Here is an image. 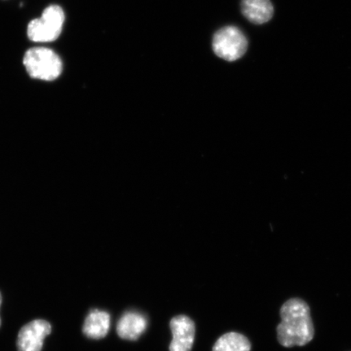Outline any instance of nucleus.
I'll list each match as a JSON object with an SVG mask.
<instances>
[{
	"label": "nucleus",
	"mask_w": 351,
	"mask_h": 351,
	"mask_svg": "<svg viewBox=\"0 0 351 351\" xmlns=\"http://www.w3.org/2000/svg\"><path fill=\"white\" fill-rule=\"evenodd\" d=\"M173 340L170 351H191L194 344L195 326L194 322L186 315H178L171 320Z\"/></svg>",
	"instance_id": "6"
},
{
	"label": "nucleus",
	"mask_w": 351,
	"mask_h": 351,
	"mask_svg": "<svg viewBox=\"0 0 351 351\" xmlns=\"http://www.w3.org/2000/svg\"><path fill=\"white\" fill-rule=\"evenodd\" d=\"M282 322L278 324V339L284 348L302 346L313 339L315 329L311 310L301 298H291L285 302L280 311Z\"/></svg>",
	"instance_id": "1"
},
{
	"label": "nucleus",
	"mask_w": 351,
	"mask_h": 351,
	"mask_svg": "<svg viewBox=\"0 0 351 351\" xmlns=\"http://www.w3.org/2000/svg\"><path fill=\"white\" fill-rule=\"evenodd\" d=\"M51 332V324L45 319H37L25 324L17 335V351H42L44 339Z\"/></svg>",
	"instance_id": "5"
},
{
	"label": "nucleus",
	"mask_w": 351,
	"mask_h": 351,
	"mask_svg": "<svg viewBox=\"0 0 351 351\" xmlns=\"http://www.w3.org/2000/svg\"><path fill=\"white\" fill-rule=\"evenodd\" d=\"M241 12L252 23H267L274 16V8L270 0H241Z\"/></svg>",
	"instance_id": "8"
},
{
	"label": "nucleus",
	"mask_w": 351,
	"mask_h": 351,
	"mask_svg": "<svg viewBox=\"0 0 351 351\" xmlns=\"http://www.w3.org/2000/svg\"><path fill=\"white\" fill-rule=\"evenodd\" d=\"M64 12L60 6L51 5L43 11L40 19L30 21L27 34L35 43H49L58 38L64 23Z\"/></svg>",
	"instance_id": "4"
},
{
	"label": "nucleus",
	"mask_w": 351,
	"mask_h": 351,
	"mask_svg": "<svg viewBox=\"0 0 351 351\" xmlns=\"http://www.w3.org/2000/svg\"><path fill=\"white\" fill-rule=\"evenodd\" d=\"M111 319L104 311L93 310L87 315L82 332L91 339H101L106 337L110 329Z\"/></svg>",
	"instance_id": "9"
},
{
	"label": "nucleus",
	"mask_w": 351,
	"mask_h": 351,
	"mask_svg": "<svg viewBox=\"0 0 351 351\" xmlns=\"http://www.w3.org/2000/svg\"><path fill=\"white\" fill-rule=\"evenodd\" d=\"M2 302H3V297H2L1 293H0V307H1ZM1 324H2L1 315H0V328H1Z\"/></svg>",
	"instance_id": "11"
},
{
	"label": "nucleus",
	"mask_w": 351,
	"mask_h": 351,
	"mask_svg": "<svg viewBox=\"0 0 351 351\" xmlns=\"http://www.w3.org/2000/svg\"><path fill=\"white\" fill-rule=\"evenodd\" d=\"M147 319L144 315L134 311H130L122 315L117 323V335L121 339L135 341L146 330Z\"/></svg>",
	"instance_id": "7"
},
{
	"label": "nucleus",
	"mask_w": 351,
	"mask_h": 351,
	"mask_svg": "<svg viewBox=\"0 0 351 351\" xmlns=\"http://www.w3.org/2000/svg\"><path fill=\"white\" fill-rule=\"evenodd\" d=\"M23 64L30 77L47 82L56 80L63 70L60 56L46 47H34L26 51Z\"/></svg>",
	"instance_id": "2"
},
{
	"label": "nucleus",
	"mask_w": 351,
	"mask_h": 351,
	"mask_svg": "<svg viewBox=\"0 0 351 351\" xmlns=\"http://www.w3.org/2000/svg\"><path fill=\"white\" fill-rule=\"evenodd\" d=\"M251 342L241 333L231 332L219 337L213 351H251Z\"/></svg>",
	"instance_id": "10"
},
{
	"label": "nucleus",
	"mask_w": 351,
	"mask_h": 351,
	"mask_svg": "<svg viewBox=\"0 0 351 351\" xmlns=\"http://www.w3.org/2000/svg\"><path fill=\"white\" fill-rule=\"evenodd\" d=\"M213 48L215 54L219 58L232 62L241 59L245 54L248 41L239 27L228 25L215 33Z\"/></svg>",
	"instance_id": "3"
}]
</instances>
